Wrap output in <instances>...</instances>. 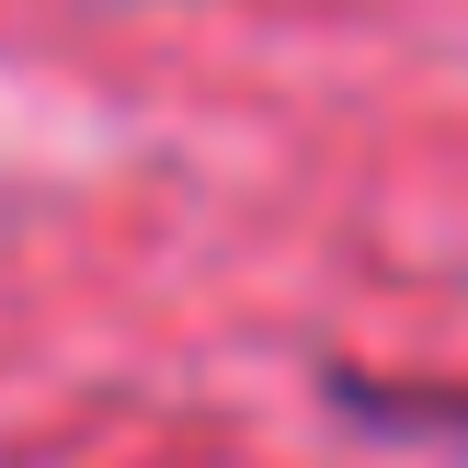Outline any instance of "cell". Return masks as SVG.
I'll list each match as a JSON object with an SVG mask.
<instances>
[{"instance_id": "obj_1", "label": "cell", "mask_w": 468, "mask_h": 468, "mask_svg": "<svg viewBox=\"0 0 468 468\" xmlns=\"http://www.w3.org/2000/svg\"><path fill=\"white\" fill-rule=\"evenodd\" d=\"M332 388L355 411H378V423H423V434H457V446H468V388H423V400H411V388L388 400V388H366V378H332Z\"/></svg>"}]
</instances>
